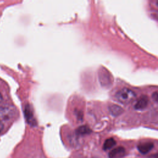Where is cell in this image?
<instances>
[{
    "label": "cell",
    "mask_w": 158,
    "mask_h": 158,
    "mask_svg": "<svg viewBox=\"0 0 158 158\" xmlns=\"http://www.w3.org/2000/svg\"><path fill=\"white\" fill-rule=\"evenodd\" d=\"M136 98V94L131 89L123 88L120 89L115 94V98L121 103L128 104L133 101Z\"/></svg>",
    "instance_id": "6da1fadb"
},
{
    "label": "cell",
    "mask_w": 158,
    "mask_h": 158,
    "mask_svg": "<svg viewBox=\"0 0 158 158\" xmlns=\"http://www.w3.org/2000/svg\"><path fill=\"white\" fill-rule=\"evenodd\" d=\"M24 114L27 122L31 125L34 126L36 125V121L34 118L33 113L31 109V107L27 104L24 109Z\"/></svg>",
    "instance_id": "7a4b0ae2"
},
{
    "label": "cell",
    "mask_w": 158,
    "mask_h": 158,
    "mask_svg": "<svg viewBox=\"0 0 158 158\" xmlns=\"http://www.w3.org/2000/svg\"><path fill=\"white\" fill-rule=\"evenodd\" d=\"M125 150L124 148L120 146L112 149L109 153V158H122L124 156Z\"/></svg>",
    "instance_id": "3957f363"
},
{
    "label": "cell",
    "mask_w": 158,
    "mask_h": 158,
    "mask_svg": "<svg viewBox=\"0 0 158 158\" xmlns=\"http://www.w3.org/2000/svg\"><path fill=\"white\" fill-rule=\"evenodd\" d=\"M148 104V98L146 96H141L139 98L136 104L135 108L136 110H143L145 109Z\"/></svg>",
    "instance_id": "277c9868"
},
{
    "label": "cell",
    "mask_w": 158,
    "mask_h": 158,
    "mask_svg": "<svg viewBox=\"0 0 158 158\" xmlns=\"http://www.w3.org/2000/svg\"><path fill=\"white\" fill-rule=\"evenodd\" d=\"M154 147V144L151 142H146L141 143L138 146V149L141 154H147Z\"/></svg>",
    "instance_id": "5b68a950"
},
{
    "label": "cell",
    "mask_w": 158,
    "mask_h": 158,
    "mask_svg": "<svg viewBox=\"0 0 158 158\" xmlns=\"http://www.w3.org/2000/svg\"><path fill=\"white\" fill-rule=\"evenodd\" d=\"M91 131V129L87 125H81L76 130V133L78 135H88Z\"/></svg>",
    "instance_id": "8992f818"
},
{
    "label": "cell",
    "mask_w": 158,
    "mask_h": 158,
    "mask_svg": "<svg viewBox=\"0 0 158 158\" xmlns=\"http://www.w3.org/2000/svg\"><path fill=\"white\" fill-rule=\"evenodd\" d=\"M109 111L113 116L116 117L120 115L123 112V109L117 105H112L109 106Z\"/></svg>",
    "instance_id": "52a82bcc"
},
{
    "label": "cell",
    "mask_w": 158,
    "mask_h": 158,
    "mask_svg": "<svg viewBox=\"0 0 158 158\" xmlns=\"http://www.w3.org/2000/svg\"><path fill=\"white\" fill-rule=\"evenodd\" d=\"M116 144V141H115V139L112 138H110L107 139L104 144H103V149L106 151L108 150L110 148H112L113 146H114Z\"/></svg>",
    "instance_id": "ba28073f"
},
{
    "label": "cell",
    "mask_w": 158,
    "mask_h": 158,
    "mask_svg": "<svg viewBox=\"0 0 158 158\" xmlns=\"http://www.w3.org/2000/svg\"><path fill=\"white\" fill-rule=\"evenodd\" d=\"M152 98L154 99V101L156 102H157V101H158V93H157V91L154 92L152 94Z\"/></svg>",
    "instance_id": "9c48e42d"
},
{
    "label": "cell",
    "mask_w": 158,
    "mask_h": 158,
    "mask_svg": "<svg viewBox=\"0 0 158 158\" xmlns=\"http://www.w3.org/2000/svg\"><path fill=\"white\" fill-rule=\"evenodd\" d=\"M4 128V125L2 123V122L1 121H0V133L2 131V130H3Z\"/></svg>",
    "instance_id": "30bf717a"
},
{
    "label": "cell",
    "mask_w": 158,
    "mask_h": 158,
    "mask_svg": "<svg viewBox=\"0 0 158 158\" xmlns=\"http://www.w3.org/2000/svg\"><path fill=\"white\" fill-rule=\"evenodd\" d=\"M2 99V96H1V93H0V102H1Z\"/></svg>",
    "instance_id": "8fae6325"
}]
</instances>
